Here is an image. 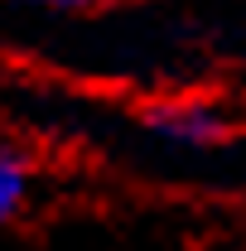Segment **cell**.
<instances>
[{"instance_id":"obj_1","label":"cell","mask_w":246,"mask_h":251,"mask_svg":"<svg viewBox=\"0 0 246 251\" xmlns=\"http://www.w3.org/2000/svg\"><path fill=\"white\" fill-rule=\"evenodd\" d=\"M135 121L169 150H213L232 135V111L213 97H154L135 111Z\"/></svg>"},{"instance_id":"obj_2","label":"cell","mask_w":246,"mask_h":251,"mask_svg":"<svg viewBox=\"0 0 246 251\" xmlns=\"http://www.w3.org/2000/svg\"><path fill=\"white\" fill-rule=\"evenodd\" d=\"M29 193H34V155L25 145L5 140L0 145V218L15 222L29 208Z\"/></svg>"},{"instance_id":"obj_3","label":"cell","mask_w":246,"mask_h":251,"mask_svg":"<svg viewBox=\"0 0 246 251\" xmlns=\"http://www.w3.org/2000/svg\"><path fill=\"white\" fill-rule=\"evenodd\" d=\"M10 5L44 10V15H92V10H106L111 0H10Z\"/></svg>"}]
</instances>
